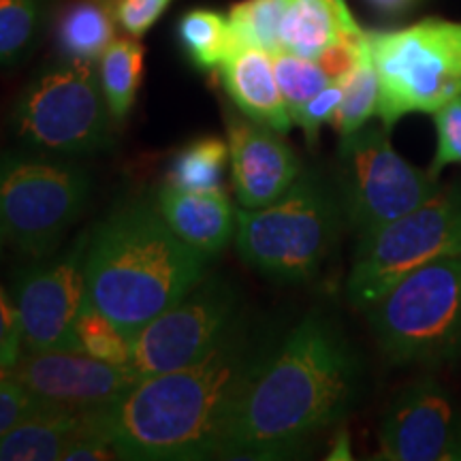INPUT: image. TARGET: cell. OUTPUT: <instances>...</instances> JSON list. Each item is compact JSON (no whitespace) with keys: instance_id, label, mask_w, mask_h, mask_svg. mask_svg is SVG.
Segmentation results:
<instances>
[{"instance_id":"cell-1","label":"cell","mask_w":461,"mask_h":461,"mask_svg":"<svg viewBox=\"0 0 461 461\" xmlns=\"http://www.w3.org/2000/svg\"><path fill=\"white\" fill-rule=\"evenodd\" d=\"M359 361L331 321L310 314L265 348L224 429L218 457L278 459L336 425L359 391Z\"/></svg>"},{"instance_id":"cell-2","label":"cell","mask_w":461,"mask_h":461,"mask_svg":"<svg viewBox=\"0 0 461 461\" xmlns=\"http://www.w3.org/2000/svg\"><path fill=\"white\" fill-rule=\"evenodd\" d=\"M263 353L240 321L199 361L141 378L112 406L92 412L96 434L120 459L218 457L235 402Z\"/></svg>"},{"instance_id":"cell-3","label":"cell","mask_w":461,"mask_h":461,"mask_svg":"<svg viewBox=\"0 0 461 461\" xmlns=\"http://www.w3.org/2000/svg\"><path fill=\"white\" fill-rule=\"evenodd\" d=\"M205 263L173 233L158 207L135 201L90 230L86 295L135 339L203 278Z\"/></svg>"},{"instance_id":"cell-4","label":"cell","mask_w":461,"mask_h":461,"mask_svg":"<svg viewBox=\"0 0 461 461\" xmlns=\"http://www.w3.org/2000/svg\"><path fill=\"white\" fill-rule=\"evenodd\" d=\"M342 214L336 194L316 176L302 173L274 203L238 212V252L265 276L308 280L330 255Z\"/></svg>"},{"instance_id":"cell-5","label":"cell","mask_w":461,"mask_h":461,"mask_svg":"<svg viewBox=\"0 0 461 461\" xmlns=\"http://www.w3.org/2000/svg\"><path fill=\"white\" fill-rule=\"evenodd\" d=\"M90 199L82 167L43 154L0 158V244L28 258L54 255Z\"/></svg>"},{"instance_id":"cell-6","label":"cell","mask_w":461,"mask_h":461,"mask_svg":"<svg viewBox=\"0 0 461 461\" xmlns=\"http://www.w3.org/2000/svg\"><path fill=\"white\" fill-rule=\"evenodd\" d=\"M391 361H442L461 350V255L406 274L367 308Z\"/></svg>"},{"instance_id":"cell-7","label":"cell","mask_w":461,"mask_h":461,"mask_svg":"<svg viewBox=\"0 0 461 461\" xmlns=\"http://www.w3.org/2000/svg\"><path fill=\"white\" fill-rule=\"evenodd\" d=\"M378 75V109L391 131L408 113H434L461 95V24L428 20L367 32Z\"/></svg>"},{"instance_id":"cell-8","label":"cell","mask_w":461,"mask_h":461,"mask_svg":"<svg viewBox=\"0 0 461 461\" xmlns=\"http://www.w3.org/2000/svg\"><path fill=\"white\" fill-rule=\"evenodd\" d=\"M112 120L95 62L65 58L28 84L14 129L37 152L86 157L109 146Z\"/></svg>"},{"instance_id":"cell-9","label":"cell","mask_w":461,"mask_h":461,"mask_svg":"<svg viewBox=\"0 0 461 461\" xmlns=\"http://www.w3.org/2000/svg\"><path fill=\"white\" fill-rule=\"evenodd\" d=\"M453 255H461V186L361 235L346 282L350 303L367 310L406 274Z\"/></svg>"},{"instance_id":"cell-10","label":"cell","mask_w":461,"mask_h":461,"mask_svg":"<svg viewBox=\"0 0 461 461\" xmlns=\"http://www.w3.org/2000/svg\"><path fill=\"white\" fill-rule=\"evenodd\" d=\"M442 188L438 176L417 169L395 152L384 126H363L342 140L339 203L361 235L417 210Z\"/></svg>"},{"instance_id":"cell-11","label":"cell","mask_w":461,"mask_h":461,"mask_svg":"<svg viewBox=\"0 0 461 461\" xmlns=\"http://www.w3.org/2000/svg\"><path fill=\"white\" fill-rule=\"evenodd\" d=\"M240 322V297L222 276H203L132 339L131 370L140 378L180 370L214 350Z\"/></svg>"},{"instance_id":"cell-12","label":"cell","mask_w":461,"mask_h":461,"mask_svg":"<svg viewBox=\"0 0 461 461\" xmlns=\"http://www.w3.org/2000/svg\"><path fill=\"white\" fill-rule=\"evenodd\" d=\"M90 230L77 235L65 250L34 258L14 282V303L20 316L24 350L79 353L75 325L86 302V250Z\"/></svg>"},{"instance_id":"cell-13","label":"cell","mask_w":461,"mask_h":461,"mask_svg":"<svg viewBox=\"0 0 461 461\" xmlns=\"http://www.w3.org/2000/svg\"><path fill=\"white\" fill-rule=\"evenodd\" d=\"M9 376L39 406L71 412L112 406L141 380L131 366H113L73 350H22Z\"/></svg>"},{"instance_id":"cell-14","label":"cell","mask_w":461,"mask_h":461,"mask_svg":"<svg viewBox=\"0 0 461 461\" xmlns=\"http://www.w3.org/2000/svg\"><path fill=\"white\" fill-rule=\"evenodd\" d=\"M380 459H461V412L440 384L414 383L403 389L380 425Z\"/></svg>"},{"instance_id":"cell-15","label":"cell","mask_w":461,"mask_h":461,"mask_svg":"<svg viewBox=\"0 0 461 461\" xmlns=\"http://www.w3.org/2000/svg\"><path fill=\"white\" fill-rule=\"evenodd\" d=\"M227 137L235 193L246 210L274 203L302 176L297 154L272 126L229 115Z\"/></svg>"},{"instance_id":"cell-16","label":"cell","mask_w":461,"mask_h":461,"mask_svg":"<svg viewBox=\"0 0 461 461\" xmlns=\"http://www.w3.org/2000/svg\"><path fill=\"white\" fill-rule=\"evenodd\" d=\"M222 86L246 118L272 126L274 131H291V113L274 73V56L261 48L233 43L221 62Z\"/></svg>"},{"instance_id":"cell-17","label":"cell","mask_w":461,"mask_h":461,"mask_svg":"<svg viewBox=\"0 0 461 461\" xmlns=\"http://www.w3.org/2000/svg\"><path fill=\"white\" fill-rule=\"evenodd\" d=\"M158 210L182 241L205 258L222 252L233 238V207L222 188L160 190Z\"/></svg>"},{"instance_id":"cell-18","label":"cell","mask_w":461,"mask_h":461,"mask_svg":"<svg viewBox=\"0 0 461 461\" xmlns=\"http://www.w3.org/2000/svg\"><path fill=\"white\" fill-rule=\"evenodd\" d=\"M96 434L92 412L39 406L0 438V461H65L75 442Z\"/></svg>"},{"instance_id":"cell-19","label":"cell","mask_w":461,"mask_h":461,"mask_svg":"<svg viewBox=\"0 0 461 461\" xmlns=\"http://www.w3.org/2000/svg\"><path fill=\"white\" fill-rule=\"evenodd\" d=\"M361 31L344 0H286L280 45L291 54L319 60L344 34Z\"/></svg>"},{"instance_id":"cell-20","label":"cell","mask_w":461,"mask_h":461,"mask_svg":"<svg viewBox=\"0 0 461 461\" xmlns=\"http://www.w3.org/2000/svg\"><path fill=\"white\" fill-rule=\"evenodd\" d=\"M115 24L113 0H73L58 20V48L65 58L95 62L115 39Z\"/></svg>"},{"instance_id":"cell-21","label":"cell","mask_w":461,"mask_h":461,"mask_svg":"<svg viewBox=\"0 0 461 461\" xmlns=\"http://www.w3.org/2000/svg\"><path fill=\"white\" fill-rule=\"evenodd\" d=\"M143 54H146L143 45L129 37L113 39L112 45L101 56V88L105 95L109 113L118 122H122L135 105L143 73Z\"/></svg>"},{"instance_id":"cell-22","label":"cell","mask_w":461,"mask_h":461,"mask_svg":"<svg viewBox=\"0 0 461 461\" xmlns=\"http://www.w3.org/2000/svg\"><path fill=\"white\" fill-rule=\"evenodd\" d=\"M229 141L201 137L177 152L169 169V184L182 190L221 188L224 165L229 160Z\"/></svg>"},{"instance_id":"cell-23","label":"cell","mask_w":461,"mask_h":461,"mask_svg":"<svg viewBox=\"0 0 461 461\" xmlns=\"http://www.w3.org/2000/svg\"><path fill=\"white\" fill-rule=\"evenodd\" d=\"M180 41L199 68L221 67L233 45L229 17L210 9H193L180 20Z\"/></svg>"},{"instance_id":"cell-24","label":"cell","mask_w":461,"mask_h":461,"mask_svg":"<svg viewBox=\"0 0 461 461\" xmlns=\"http://www.w3.org/2000/svg\"><path fill=\"white\" fill-rule=\"evenodd\" d=\"M342 103H339L331 124L336 126L339 135L346 137L363 129L378 109V75L372 60L370 41H367L357 67L342 79Z\"/></svg>"},{"instance_id":"cell-25","label":"cell","mask_w":461,"mask_h":461,"mask_svg":"<svg viewBox=\"0 0 461 461\" xmlns=\"http://www.w3.org/2000/svg\"><path fill=\"white\" fill-rule=\"evenodd\" d=\"M286 0H244L229 14L233 43L261 48L269 54L282 51L280 26Z\"/></svg>"},{"instance_id":"cell-26","label":"cell","mask_w":461,"mask_h":461,"mask_svg":"<svg viewBox=\"0 0 461 461\" xmlns=\"http://www.w3.org/2000/svg\"><path fill=\"white\" fill-rule=\"evenodd\" d=\"M75 338H77L79 353L99 361L129 366L132 359V339L112 319H107L88 297L75 325Z\"/></svg>"},{"instance_id":"cell-27","label":"cell","mask_w":461,"mask_h":461,"mask_svg":"<svg viewBox=\"0 0 461 461\" xmlns=\"http://www.w3.org/2000/svg\"><path fill=\"white\" fill-rule=\"evenodd\" d=\"M272 56L276 79H278L282 99L286 103L291 118L312 96L331 84L330 75L322 71V67L316 60L291 54V51L285 50L276 51Z\"/></svg>"},{"instance_id":"cell-28","label":"cell","mask_w":461,"mask_h":461,"mask_svg":"<svg viewBox=\"0 0 461 461\" xmlns=\"http://www.w3.org/2000/svg\"><path fill=\"white\" fill-rule=\"evenodd\" d=\"M39 22V0H0V65H14L31 50Z\"/></svg>"},{"instance_id":"cell-29","label":"cell","mask_w":461,"mask_h":461,"mask_svg":"<svg viewBox=\"0 0 461 461\" xmlns=\"http://www.w3.org/2000/svg\"><path fill=\"white\" fill-rule=\"evenodd\" d=\"M436 157L431 173L438 176L448 165H461V95L434 112Z\"/></svg>"},{"instance_id":"cell-30","label":"cell","mask_w":461,"mask_h":461,"mask_svg":"<svg viewBox=\"0 0 461 461\" xmlns=\"http://www.w3.org/2000/svg\"><path fill=\"white\" fill-rule=\"evenodd\" d=\"M342 82H331L327 88H322L319 95L312 96V99L293 115V122L302 126L310 143H316V137H319V129L322 124L333 122L339 103H342Z\"/></svg>"},{"instance_id":"cell-31","label":"cell","mask_w":461,"mask_h":461,"mask_svg":"<svg viewBox=\"0 0 461 461\" xmlns=\"http://www.w3.org/2000/svg\"><path fill=\"white\" fill-rule=\"evenodd\" d=\"M171 0H113L118 24L132 37H141L154 26Z\"/></svg>"},{"instance_id":"cell-32","label":"cell","mask_w":461,"mask_h":461,"mask_svg":"<svg viewBox=\"0 0 461 461\" xmlns=\"http://www.w3.org/2000/svg\"><path fill=\"white\" fill-rule=\"evenodd\" d=\"M22 350H24L22 348V327L14 297H9L0 286V367L11 372Z\"/></svg>"},{"instance_id":"cell-33","label":"cell","mask_w":461,"mask_h":461,"mask_svg":"<svg viewBox=\"0 0 461 461\" xmlns=\"http://www.w3.org/2000/svg\"><path fill=\"white\" fill-rule=\"evenodd\" d=\"M37 408L39 403L20 383H15L11 376L0 378V438Z\"/></svg>"},{"instance_id":"cell-34","label":"cell","mask_w":461,"mask_h":461,"mask_svg":"<svg viewBox=\"0 0 461 461\" xmlns=\"http://www.w3.org/2000/svg\"><path fill=\"white\" fill-rule=\"evenodd\" d=\"M374 9L383 11L387 15H397L403 14L406 9H411L414 5V0H367Z\"/></svg>"}]
</instances>
